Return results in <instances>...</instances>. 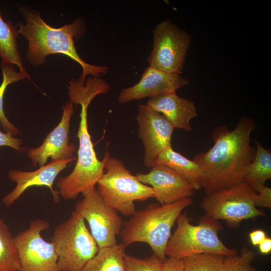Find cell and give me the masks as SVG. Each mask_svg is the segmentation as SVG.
Wrapping results in <instances>:
<instances>
[{
	"label": "cell",
	"mask_w": 271,
	"mask_h": 271,
	"mask_svg": "<svg viewBox=\"0 0 271 271\" xmlns=\"http://www.w3.org/2000/svg\"><path fill=\"white\" fill-rule=\"evenodd\" d=\"M255 126L253 119L247 116L240 118L232 130L226 125L218 126L211 134L212 147L193 157L201 167V186L206 195L243 182L246 169L256 153V147L250 144Z\"/></svg>",
	"instance_id": "1"
},
{
	"label": "cell",
	"mask_w": 271,
	"mask_h": 271,
	"mask_svg": "<svg viewBox=\"0 0 271 271\" xmlns=\"http://www.w3.org/2000/svg\"><path fill=\"white\" fill-rule=\"evenodd\" d=\"M68 88L69 101L80 105L81 111L76 165L72 172L67 176L59 178L56 184L59 194L66 200L75 199L80 194L94 188L104 172V162L97 158L88 131L87 109L97 95L106 92L103 82L95 77H89L84 83L79 79H72Z\"/></svg>",
	"instance_id": "2"
},
{
	"label": "cell",
	"mask_w": 271,
	"mask_h": 271,
	"mask_svg": "<svg viewBox=\"0 0 271 271\" xmlns=\"http://www.w3.org/2000/svg\"><path fill=\"white\" fill-rule=\"evenodd\" d=\"M26 24H19V34L28 40L29 47L27 57L35 66L43 65L47 56L61 54L69 57L78 63L82 68L80 80L85 82L87 75L99 77L108 70L106 66H96L87 63L78 55L75 46V39L82 37L85 32V22L77 18L72 23L58 28L48 25L36 11L26 8H20Z\"/></svg>",
	"instance_id": "3"
},
{
	"label": "cell",
	"mask_w": 271,
	"mask_h": 271,
	"mask_svg": "<svg viewBox=\"0 0 271 271\" xmlns=\"http://www.w3.org/2000/svg\"><path fill=\"white\" fill-rule=\"evenodd\" d=\"M192 204L188 197L170 204L151 203L137 210L123 222L120 233L121 243L125 247L135 242L146 243L154 254L164 261L171 229L182 211Z\"/></svg>",
	"instance_id": "4"
},
{
	"label": "cell",
	"mask_w": 271,
	"mask_h": 271,
	"mask_svg": "<svg viewBox=\"0 0 271 271\" xmlns=\"http://www.w3.org/2000/svg\"><path fill=\"white\" fill-rule=\"evenodd\" d=\"M102 160L104 172L97 183V190L109 206L131 216L137 211L134 201L154 197L153 188L132 175L122 161L111 157L107 147Z\"/></svg>",
	"instance_id": "5"
},
{
	"label": "cell",
	"mask_w": 271,
	"mask_h": 271,
	"mask_svg": "<svg viewBox=\"0 0 271 271\" xmlns=\"http://www.w3.org/2000/svg\"><path fill=\"white\" fill-rule=\"evenodd\" d=\"M176 222L177 228L170 236L166 248V255L169 257L183 259L204 253L227 256L238 253L236 249L227 247L219 239L218 233L221 225L218 220L205 215L198 225H194L187 215L181 213Z\"/></svg>",
	"instance_id": "6"
},
{
	"label": "cell",
	"mask_w": 271,
	"mask_h": 271,
	"mask_svg": "<svg viewBox=\"0 0 271 271\" xmlns=\"http://www.w3.org/2000/svg\"><path fill=\"white\" fill-rule=\"evenodd\" d=\"M51 242L58 256L60 271H80L99 250L85 220L75 210L55 228Z\"/></svg>",
	"instance_id": "7"
},
{
	"label": "cell",
	"mask_w": 271,
	"mask_h": 271,
	"mask_svg": "<svg viewBox=\"0 0 271 271\" xmlns=\"http://www.w3.org/2000/svg\"><path fill=\"white\" fill-rule=\"evenodd\" d=\"M257 192L245 182L206 195L201 202L205 216L214 220H224L231 227L243 220L266 216L255 205Z\"/></svg>",
	"instance_id": "8"
},
{
	"label": "cell",
	"mask_w": 271,
	"mask_h": 271,
	"mask_svg": "<svg viewBox=\"0 0 271 271\" xmlns=\"http://www.w3.org/2000/svg\"><path fill=\"white\" fill-rule=\"evenodd\" d=\"M153 33V48L147 58L149 66L181 75L192 42L191 35L169 20L158 24Z\"/></svg>",
	"instance_id": "9"
},
{
	"label": "cell",
	"mask_w": 271,
	"mask_h": 271,
	"mask_svg": "<svg viewBox=\"0 0 271 271\" xmlns=\"http://www.w3.org/2000/svg\"><path fill=\"white\" fill-rule=\"evenodd\" d=\"M75 207L89 224L90 233L99 248L116 244L124 221L117 211L107 205L95 188L82 194Z\"/></svg>",
	"instance_id": "10"
},
{
	"label": "cell",
	"mask_w": 271,
	"mask_h": 271,
	"mask_svg": "<svg viewBox=\"0 0 271 271\" xmlns=\"http://www.w3.org/2000/svg\"><path fill=\"white\" fill-rule=\"evenodd\" d=\"M49 226L44 220H32L28 229L14 237L23 271H60L53 244L41 234Z\"/></svg>",
	"instance_id": "11"
},
{
	"label": "cell",
	"mask_w": 271,
	"mask_h": 271,
	"mask_svg": "<svg viewBox=\"0 0 271 271\" xmlns=\"http://www.w3.org/2000/svg\"><path fill=\"white\" fill-rule=\"evenodd\" d=\"M138 136L145 148L144 162L147 168H151L160 154L172 146V138L175 129L162 114L147 104L139 105L138 115Z\"/></svg>",
	"instance_id": "12"
},
{
	"label": "cell",
	"mask_w": 271,
	"mask_h": 271,
	"mask_svg": "<svg viewBox=\"0 0 271 271\" xmlns=\"http://www.w3.org/2000/svg\"><path fill=\"white\" fill-rule=\"evenodd\" d=\"M63 112L59 124L48 134L39 147L29 149L28 156L35 166L45 165L49 158L53 160L73 157L76 147L69 143L71 117L74 112L73 104L69 101L63 106Z\"/></svg>",
	"instance_id": "13"
},
{
	"label": "cell",
	"mask_w": 271,
	"mask_h": 271,
	"mask_svg": "<svg viewBox=\"0 0 271 271\" xmlns=\"http://www.w3.org/2000/svg\"><path fill=\"white\" fill-rule=\"evenodd\" d=\"M136 176L143 183L151 185L154 197L161 205L190 197L194 193V188L187 180L162 164L155 163L149 173H139Z\"/></svg>",
	"instance_id": "14"
},
{
	"label": "cell",
	"mask_w": 271,
	"mask_h": 271,
	"mask_svg": "<svg viewBox=\"0 0 271 271\" xmlns=\"http://www.w3.org/2000/svg\"><path fill=\"white\" fill-rule=\"evenodd\" d=\"M189 83L181 75L170 74L149 66L136 84L123 89L119 93L120 104L146 97L151 98L162 94L176 92Z\"/></svg>",
	"instance_id": "15"
},
{
	"label": "cell",
	"mask_w": 271,
	"mask_h": 271,
	"mask_svg": "<svg viewBox=\"0 0 271 271\" xmlns=\"http://www.w3.org/2000/svg\"><path fill=\"white\" fill-rule=\"evenodd\" d=\"M72 158L59 160H53L39 169L31 172L12 170L8 172L10 180L15 182V188L2 199L7 207L12 205L29 188L33 186H46L51 190L55 201L59 200V193L53 189V184L58 174L67 165L75 160Z\"/></svg>",
	"instance_id": "16"
},
{
	"label": "cell",
	"mask_w": 271,
	"mask_h": 271,
	"mask_svg": "<svg viewBox=\"0 0 271 271\" xmlns=\"http://www.w3.org/2000/svg\"><path fill=\"white\" fill-rule=\"evenodd\" d=\"M147 104L164 115L175 128L187 131L192 130L190 120L198 115L194 102L179 96L176 92L150 98Z\"/></svg>",
	"instance_id": "17"
},
{
	"label": "cell",
	"mask_w": 271,
	"mask_h": 271,
	"mask_svg": "<svg viewBox=\"0 0 271 271\" xmlns=\"http://www.w3.org/2000/svg\"><path fill=\"white\" fill-rule=\"evenodd\" d=\"M156 163L163 164L176 171L187 180L195 190L201 188L202 171L200 166L193 160H190L175 151L172 147L163 151Z\"/></svg>",
	"instance_id": "18"
},
{
	"label": "cell",
	"mask_w": 271,
	"mask_h": 271,
	"mask_svg": "<svg viewBox=\"0 0 271 271\" xmlns=\"http://www.w3.org/2000/svg\"><path fill=\"white\" fill-rule=\"evenodd\" d=\"M19 35L11 21H5L0 13V58L2 64L17 65L20 72L30 79L19 51L17 40Z\"/></svg>",
	"instance_id": "19"
},
{
	"label": "cell",
	"mask_w": 271,
	"mask_h": 271,
	"mask_svg": "<svg viewBox=\"0 0 271 271\" xmlns=\"http://www.w3.org/2000/svg\"><path fill=\"white\" fill-rule=\"evenodd\" d=\"M256 153L253 161L247 167L243 177L245 182L257 192L271 178V151L254 140Z\"/></svg>",
	"instance_id": "20"
},
{
	"label": "cell",
	"mask_w": 271,
	"mask_h": 271,
	"mask_svg": "<svg viewBox=\"0 0 271 271\" xmlns=\"http://www.w3.org/2000/svg\"><path fill=\"white\" fill-rule=\"evenodd\" d=\"M125 246L122 243L99 248L80 271H125Z\"/></svg>",
	"instance_id": "21"
},
{
	"label": "cell",
	"mask_w": 271,
	"mask_h": 271,
	"mask_svg": "<svg viewBox=\"0 0 271 271\" xmlns=\"http://www.w3.org/2000/svg\"><path fill=\"white\" fill-rule=\"evenodd\" d=\"M0 271H23L14 237L1 218Z\"/></svg>",
	"instance_id": "22"
},
{
	"label": "cell",
	"mask_w": 271,
	"mask_h": 271,
	"mask_svg": "<svg viewBox=\"0 0 271 271\" xmlns=\"http://www.w3.org/2000/svg\"><path fill=\"white\" fill-rule=\"evenodd\" d=\"M3 80L0 85V122L2 127L7 132L13 136L20 133L7 117L4 109V97L8 85L17 81L27 78L26 76L20 71L17 72L12 65L1 64Z\"/></svg>",
	"instance_id": "23"
},
{
	"label": "cell",
	"mask_w": 271,
	"mask_h": 271,
	"mask_svg": "<svg viewBox=\"0 0 271 271\" xmlns=\"http://www.w3.org/2000/svg\"><path fill=\"white\" fill-rule=\"evenodd\" d=\"M225 257L209 253L190 255L183 259L184 271H222Z\"/></svg>",
	"instance_id": "24"
},
{
	"label": "cell",
	"mask_w": 271,
	"mask_h": 271,
	"mask_svg": "<svg viewBox=\"0 0 271 271\" xmlns=\"http://www.w3.org/2000/svg\"><path fill=\"white\" fill-rule=\"evenodd\" d=\"M256 254L246 246L236 254L225 256L222 271H257L252 266Z\"/></svg>",
	"instance_id": "25"
},
{
	"label": "cell",
	"mask_w": 271,
	"mask_h": 271,
	"mask_svg": "<svg viewBox=\"0 0 271 271\" xmlns=\"http://www.w3.org/2000/svg\"><path fill=\"white\" fill-rule=\"evenodd\" d=\"M163 261L155 254L145 258L124 255L125 271H162Z\"/></svg>",
	"instance_id": "26"
},
{
	"label": "cell",
	"mask_w": 271,
	"mask_h": 271,
	"mask_svg": "<svg viewBox=\"0 0 271 271\" xmlns=\"http://www.w3.org/2000/svg\"><path fill=\"white\" fill-rule=\"evenodd\" d=\"M21 139L15 138L9 132H3L0 130V147H11L19 152L24 153L25 149L21 146Z\"/></svg>",
	"instance_id": "27"
},
{
	"label": "cell",
	"mask_w": 271,
	"mask_h": 271,
	"mask_svg": "<svg viewBox=\"0 0 271 271\" xmlns=\"http://www.w3.org/2000/svg\"><path fill=\"white\" fill-rule=\"evenodd\" d=\"M257 207L271 208V188L264 186L257 192L255 200Z\"/></svg>",
	"instance_id": "28"
},
{
	"label": "cell",
	"mask_w": 271,
	"mask_h": 271,
	"mask_svg": "<svg viewBox=\"0 0 271 271\" xmlns=\"http://www.w3.org/2000/svg\"><path fill=\"white\" fill-rule=\"evenodd\" d=\"M162 271H184L183 259L169 257L163 261Z\"/></svg>",
	"instance_id": "29"
},
{
	"label": "cell",
	"mask_w": 271,
	"mask_h": 271,
	"mask_svg": "<svg viewBox=\"0 0 271 271\" xmlns=\"http://www.w3.org/2000/svg\"><path fill=\"white\" fill-rule=\"evenodd\" d=\"M249 237L252 244L254 245H259L266 237V234L262 230H256L249 233Z\"/></svg>",
	"instance_id": "30"
},
{
	"label": "cell",
	"mask_w": 271,
	"mask_h": 271,
	"mask_svg": "<svg viewBox=\"0 0 271 271\" xmlns=\"http://www.w3.org/2000/svg\"><path fill=\"white\" fill-rule=\"evenodd\" d=\"M260 252L263 254H268L271 251V239L266 237L259 244Z\"/></svg>",
	"instance_id": "31"
}]
</instances>
